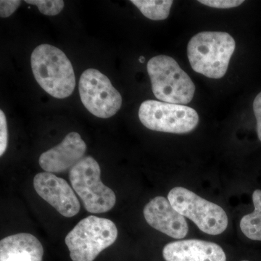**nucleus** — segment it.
Listing matches in <instances>:
<instances>
[{
  "label": "nucleus",
  "instance_id": "nucleus-1",
  "mask_svg": "<svg viewBox=\"0 0 261 261\" xmlns=\"http://www.w3.org/2000/svg\"><path fill=\"white\" fill-rule=\"evenodd\" d=\"M31 65L37 83L51 97L65 99L73 93L74 70L61 49L50 44H40L33 51Z\"/></svg>",
  "mask_w": 261,
  "mask_h": 261
},
{
  "label": "nucleus",
  "instance_id": "nucleus-2",
  "mask_svg": "<svg viewBox=\"0 0 261 261\" xmlns=\"http://www.w3.org/2000/svg\"><path fill=\"white\" fill-rule=\"evenodd\" d=\"M236 42L226 32H202L190 39L187 56L192 69L207 78H222L227 72Z\"/></svg>",
  "mask_w": 261,
  "mask_h": 261
},
{
  "label": "nucleus",
  "instance_id": "nucleus-3",
  "mask_svg": "<svg viewBox=\"0 0 261 261\" xmlns=\"http://www.w3.org/2000/svg\"><path fill=\"white\" fill-rule=\"evenodd\" d=\"M147 69L152 92L160 101L182 106L191 102L195 84L171 57H153L147 63Z\"/></svg>",
  "mask_w": 261,
  "mask_h": 261
},
{
  "label": "nucleus",
  "instance_id": "nucleus-4",
  "mask_svg": "<svg viewBox=\"0 0 261 261\" xmlns=\"http://www.w3.org/2000/svg\"><path fill=\"white\" fill-rule=\"evenodd\" d=\"M118 234V228L111 220L89 216L75 225L65 242L72 260L93 261L116 242Z\"/></svg>",
  "mask_w": 261,
  "mask_h": 261
},
{
  "label": "nucleus",
  "instance_id": "nucleus-5",
  "mask_svg": "<svg viewBox=\"0 0 261 261\" xmlns=\"http://www.w3.org/2000/svg\"><path fill=\"white\" fill-rule=\"evenodd\" d=\"M100 176V166L91 156L81 160L69 172L73 190L80 197L86 211L92 214L108 212L116 205L114 192L102 183Z\"/></svg>",
  "mask_w": 261,
  "mask_h": 261
},
{
  "label": "nucleus",
  "instance_id": "nucleus-6",
  "mask_svg": "<svg viewBox=\"0 0 261 261\" xmlns=\"http://www.w3.org/2000/svg\"><path fill=\"white\" fill-rule=\"evenodd\" d=\"M168 200L180 214L192 220L204 233L219 235L227 228L228 216L222 207L186 188L174 187L168 193Z\"/></svg>",
  "mask_w": 261,
  "mask_h": 261
},
{
  "label": "nucleus",
  "instance_id": "nucleus-7",
  "mask_svg": "<svg viewBox=\"0 0 261 261\" xmlns=\"http://www.w3.org/2000/svg\"><path fill=\"white\" fill-rule=\"evenodd\" d=\"M138 115L146 128L166 133H190L199 123L198 114L193 108L156 100L142 102Z\"/></svg>",
  "mask_w": 261,
  "mask_h": 261
},
{
  "label": "nucleus",
  "instance_id": "nucleus-8",
  "mask_svg": "<svg viewBox=\"0 0 261 261\" xmlns=\"http://www.w3.org/2000/svg\"><path fill=\"white\" fill-rule=\"evenodd\" d=\"M79 91L84 107L98 118H111L121 107V94L106 75L94 68L81 75Z\"/></svg>",
  "mask_w": 261,
  "mask_h": 261
},
{
  "label": "nucleus",
  "instance_id": "nucleus-9",
  "mask_svg": "<svg viewBox=\"0 0 261 261\" xmlns=\"http://www.w3.org/2000/svg\"><path fill=\"white\" fill-rule=\"evenodd\" d=\"M34 187L43 200L64 217H73L80 212V202L73 189L54 173H37L34 178Z\"/></svg>",
  "mask_w": 261,
  "mask_h": 261
},
{
  "label": "nucleus",
  "instance_id": "nucleus-10",
  "mask_svg": "<svg viewBox=\"0 0 261 261\" xmlns=\"http://www.w3.org/2000/svg\"><path fill=\"white\" fill-rule=\"evenodd\" d=\"M143 214L149 226L171 238L179 240L188 233L189 226L185 216L166 197L157 196L149 201Z\"/></svg>",
  "mask_w": 261,
  "mask_h": 261
},
{
  "label": "nucleus",
  "instance_id": "nucleus-11",
  "mask_svg": "<svg viewBox=\"0 0 261 261\" xmlns=\"http://www.w3.org/2000/svg\"><path fill=\"white\" fill-rule=\"evenodd\" d=\"M86 150L87 145L80 134L70 132L59 145L43 152L39 163L46 172H63L71 169L83 159Z\"/></svg>",
  "mask_w": 261,
  "mask_h": 261
},
{
  "label": "nucleus",
  "instance_id": "nucleus-12",
  "mask_svg": "<svg viewBox=\"0 0 261 261\" xmlns=\"http://www.w3.org/2000/svg\"><path fill=\"white\" fill-rule=\"evenodd\" d=\"M166 261H226L218 244L200 240H186L167 244L163 250Z\"/></svg>",
  "mask_w": 261,
  "mask_h": 261
},
{
  "label": "nucleus",
  "instance_id": "nucleus-13",
  "mask_svg": "<svg viewBox=\"0 0 261 261\" xmlns=\"http://www.w3.org/2000/svg\"><path fill=\"white\" fill-rule=\"evenodd\" d=\"M44 248L34 235L19 233L0 242V261H42Z\"/></svg>",
  "mask_w": 261,
  "mask_h": 261
},
{
  "label": "nucleus",
  "instance_id": "nucleus-14",
  "mask_svg": "<svg viewBox=\"0 0 261 261\" xmlns=\"http://www.w3.org/2000/svg\"><path fill=\"white\" fill-rule=\"evenodd\" d=\"M255 210L245 215L240 221V228L247 238L261 241V190H256L252 194Z\"/></svg>",
  "mask_w": 261,
  "mask_h": 261
},
{
  "label": "nucleus",
  "instance_id": "nucleus-15",
  "mask_svg": "<svg viewBox=\"0 0 261 261\" xmlns=\"http://www.w3.org/2000/svg\"><path fill=\"white\" fill-rule=\"evenodd\" d=\"M130 3H133L146 18L163 20L169 15L173 2L171 0H132Z\"/></svg>",
  "mask_w": 261,
  "mask_h": 261
},
{
  "label": "nucleus",
  "instance_id": "nucleus-16",
  "mask_svg": "<svg viewBox=\"0 0 261 261\" xmlns=\"http://www.w3.org/2000/svg\"><path fill=\"white\" fill-rule=\"evenodd\" d=\"M27 4L35 5L40 13L45 15L59 14L65 6L63 0H25Z\"/></svg>",
  "mask_w": 261,
  "mask_h": 261
},
{
  "label": "nucleus",
  "instance_id": "nucleus-17",
  "mask_svg": "<svg viewBox=\"0 0 261 261\" xmlns=\"http://www.w3.org/2000/svg\"><path fill=\"white\" fill-rule=\"evenodd\" d=\"M198 3L206 6L221 9L236 8L244 3L243 0H200Z\"/></svg>",
  "mask_w": 261,
  "mask_h": 261
},
{
  "label": "nucleus",
  "instance_id": "nucleus-18",
  "mask_svg": "<svg viewBox=\"0 0 261 261\" xmlns=\"http://www.w3.org/2000/svg\"><path fill=\"white\" fill-rule=\"evenodd\" d=\"M8 129L6 116L4 112L0 111V156L4 154L8 148Z\"/></svg>",
  "mask_w": 261,
  "mask_h": 261
},
{
  "label": "nucleus",
  "instance_id": "nucleus-19",
  "mask_svg": "<svg viewBox=\"0 0 261 261\" xmlns=\"http://www.w3.org/2000/svg\"><path fill=\"white\" fill-rule=\"evenodd\" d=\"M21 4L20 0H1L0 1V16L8 18L15 13Z\"/></svg>",
  "mask_w": 261,
  "mask_h": 261
},
{
  "label": "nucleus",
  "instance_id": "nucleus-20",
  "mask_svg": "<svg viewBox=\"0 0 261 261\" xmlns=\"http://www.w3.org/2000/svg\"><path fill=\"white\" fill-rule=\"evenodd\" d=\"M253 111L257 120V133L261 142V92L254 99Z\"/></svg>",
  "mask_w": 261,
  "mask_h": 261
},
{
  "label": "nucleus",
  "instance_id": "nucleus-21",
  "mask_svg": "<svg viewBox=\"0 0 261 261\" xmlns=\"http://www.w3.org/2000/svg\"><path fill=\"white\" fill-rule=\"evenodd\" d=\"M139 60H140V62L141 63H145V58H144V57L141 56L140 59Z\"/></svg>",
  "mask_w": 261,
  "mask_h": 261
},
{
  "label": "nucleus",
  "instance_id": "nucleus-22",
  "mask_svg": "<svg viewBox=\"0 0 261 261\" xmlns=\"http://www.w3.org/2000/svg\"><path fill=\"white\" fill-rule=\"evenodd\" d=\"M241 261H249V260H241Z\"/></svg>",
  "mask_w": 261,
  "mask_h": 261
}]
</instances>
